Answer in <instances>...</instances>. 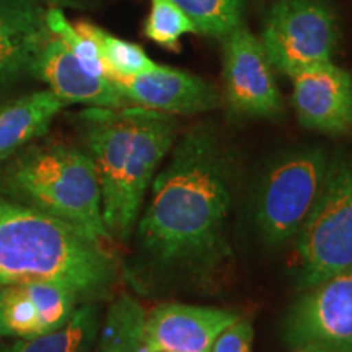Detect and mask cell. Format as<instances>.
I'll return each instance as SVG.
<instances>
[{
	"label": "cell",
	"instance_id": "cell-1",
	"mask_svg": "<svg viewBox=\"0 0 352 352\" xmlns=\"http://www.w3.org/2000/svg\"><path fill=\"white\" fill-rule=\"evenodd\" d=\"M226 151L206 127H195L153 178L152 197L139 220L140 250L165 270H201L226 253L230 212Z\"/></svg>",
	"mask_w": 352,
	"mask_h": 352
},
{
	"label": "cell",
	"instance_id": "cell-2",
	"mask_svg": "<svg viewBox=\"0 0 352 352\" xmlns=\"http://www.w3.org/2000/svg\"><path fill=\"white\" fill-rule=\"evenodd\" d=\"M116 277L118 264L101 240L0 195V287L57 283L96 298Z\"/></svg>",
	"mask_w": 352,
	"mask_h": 352
},
{
	"label": "cell",
	"instance_id": "cell-3",
	"mask_svg": "<svg viewBox=\"0 0 352 352\" xmlns=\"http://www.w3.org/2000/svg\"><path fill=\"white\" fill-rule=\"evenodd\" d=\"M0 192L64 220L94 239H111L101 214L94 160L74 145L50 142L15 153L0 170Z\"/></svg>",
	"mask_w": 352,
	"mask_h": 352
},
{
	"label": "cell",
	"instance_id": "cell-4",
	"mask_svg": "<svg viewBox=\"0 0 352 352\" xmlns=\"http://www.w3.org/2000/svg\"><path fill=\"white\" fill-rule=\"evenodd\" d=\"M296 239L303 287L352 270V157L329 162L318 201Z\"/></svg>",
	"mask_w": 352,
	"mask_h": 352
},
{
	"label": "cell",
	"instance_id": "cell-5",
	"mask_svg": "<svg viewBox=\"0 0 352 352\" xmlns=\"http://www.w3.org/2000/svg\"><path fill=\"white\" fill-rule=\"evenodd\" d=\"M328 165L323 148H302L271 166L258 189L254 209L264 240L283 245L296 239L318 201Z\"/></svg>",
	"mask_w": 352,
	"mask_h": 352
},
{
	"label": "cell",
	"instance_id": "cell-6",
	"mask_svg": "<svg viewBox=\"0 0 352 352\" xmlns=\"http://www.w3.org/2000/svg\"><path fill=\"white\" fill-rule=\"evenodd\" d=\"M261 43L272 67L292 78L331 63L340 43L336 13L328 0H279L264 20Z\"/></svg>",
	"mask_w": 352,
	"mask_h": 352
},
{
	"label": "cell",
	"instance_id": "cell-7",
	"mask_svg": "<svg viewBox=\"0 0 352 352\" xmlns=\"http://www.w3.org/2000/svg\"><path fill=\"white\" fill-rule=\"evenodd\" d=\"M173 116L135 107V129L116 197L103 209V222L111 239L126 241L134 230L140 208L155 178L158 165L168 155L175 140Z\"/></svg>",
	"mask_w": 352,
	"mask_h": 352
},
{
	"label": "cell",
	"instance_id": "cell-8",
	"mask_svg": "<svg viewBox=\"0 0 352 352\" xmlns=\"http://www.w3.org/2000/svg\"><path fill=\"white\" fill-rule=\"evenodd\" d=\"M284 341L296 352H352V270L307 287L285 316Z\"/></svg>",
	"mask_w": 352,
	"mask_h": 352
},
{
	"label": "cell",
	"instance_id": "cell-9",
	"mask_svg": "<svg viewBox=\"0 0 352 352\" xmlns=\"http://www.w3.org/2000/svg\"><path fill=\"white\" fill-rule=\"evenodd\" d=\"M222 39L223 83L232 111L253 118L279 116L284 101L261 39L241 23Z\"/></svg>",
	"mask_w": 352,
	"mask_h": 352
},
{
	"label": "cell",
	"instance_id": "cell-10",
	"mask_svg": "<svg viewBox=\"0 0 352 352\" xmlns=\"http://www.w3.org/2000/svg\"><path fill=\"white\" fill-rule=\"evenodd\" d=\"M78 294L57 283H25L0 287V338L32 340L70 320Z\"/></svg>",
	"mask_w": 352,
	"mask_h": 352
},
{
	"label": "cell",
	"instance_id": "cell-11",
	"mask_svg": "<svg viewBox=\"0 0 352 352\" xmlns=\"http://www.w3.org/2000/svg\"><path fill=\"white\" fill-rule=\"evenodd\" d=\"M239 318L228 308L166 303L145 315L142 344L148 352H210L219 334Z\"/></svg>",
	"mask_w": 352,
	"mask_h": 352
},
{
	"label": "cell",
	"instance_id": "cell-12",
	"mask_svg": "<svg viewBox=\"0 0 352 352\" xmlns=\"http://www.w3.org/2000/svg\"><path fill=\"white\" fill-rule=\"evenodd\" d=\"M113 83L127 104L170 116H191L220 104L219 91L204 78L165 65H157L139 76L114 78Z\"/></svg>",
	"mask_w": 352,
	"mask_h": 352
},
{
	"label": "cell",
	"instance_id": "cell-13",
	"mask_svg": "<svg viewBox=\"0 0 352 352\" xmlns=\"http://www.w3.org/2000/svg\"><path fill=\"white\" fill-rule=\"evenodd\" d=\"M292 80V103L302 126L331 135L352 131V76L347 70L323 63Z\"/></svg>",
	"mask_w": 352,
	"mask_h": 352
},
{
	"label": "cell",
	"instance_id": "cell-14",
	"mask_svg": "<svg viewBox=\"0 0 352 352\" xmlns=\"http://www.w3.org/2000/svg\"><path fill=\"white\" fill-rule=\"evenodd\" d=\"M32 76L46 83L65 104L83 103L95 108H124L127 101L114 83L83 67L59 38L50 32L34 56Z\"/></svg>",
	"mask_w": 352,
	"mask_h": 352
},
{
	"label": "cell",
	"instance_id": "cell-15",
	"mask_svg": "<svg viewBox=\"0 0 352 352\" xmlns=\"http://www.w3.org/2000/svg\"><path fill=\"white\" fill-rule=\"evenodd\" d=\"M50 34L46 10L34 0H0V83L32 76L34 56Z\"/></svg>",
	"mask_w": 352,
	"mask_h": 352
},
{
	"label": "cell",
	"instance_id": "cell-16",
	"mask_svg": "<svg viewBox=\"0 0 352 352\" xmlns=\"http://www.w3.org/2000/svg\"><path fill=\"white\" fill-rule=\"evenodd\" d=\"M64 107L51 90L33 91L0 104V164L43 138Z\"/></svg>",
	"mask_w": 352,
	"mask_h": 352
},
{
	"label": "cell",
	"instance_id": "cell-17",
	"mask_svg": "<svg viewBox=\"0 0 352 352\" xmlns=\"http://www.w3.org/2000/svg\"><path fill=\"white\" fill-rule=\"evenodd\" d=\"M100 324L98 307L87 303L77 307L64 327L32 340H16L6 352H91Z\"/></svg>",
	"mask_w": 352,
	"mask_h": 352
},
{
	"label": "cell",
	"instance_id": "cell-18",
	"mask_svg": "<svg viewBox=\"0 0 352 352\" xmlns=\"http://www.w3.org/2000/svg\"><path fill=\"white\" fill-rule=\"evenodd\" d=\"M145 310L131 296H121L109 305L100 324L91 352H140Z\"/></svg>",
	"mask_w": 352,
	"mask_h": 352
},
{
	"label": "cell",
	"instance_id": "cell-19",
	"mask_svg": "<svg viewBox=\"0 0 352 352\" xmlns=\"http://www.w3.org/2000/svg\"><path fill=\"white\" fill-rule=\"evenodd\" d=\"M76 28L96 43L100 54L103 57L104 67H107L108 80L113 82L114 78L139 76L158 65L139 44L114 36L90 21H78Z\"/></svg>",
	"mask_w": 352,
	"mask_h": 352
},
{
	"label": "cell",
	"instance_id": "cell-20",
	"mask_svg": "<svg viewBox=\"0 0 352 352\" xmlns=\"http://www.w3.org/2000/svg\"><path fill=\"white\" fill-rule=\"evenodd\" d=\"M195 21L199 33L223 38L241 23L246 0H173Z\"/></svg>",
	"mask_w": 352,
	"mask_h": 352
},
{
	"label": "cell",
	"instance_id": "cell-21",
	"mask_svg": "<svg viewBox=\"0 0 352 352\" xmlns=\"http://www.w3.org/2000/svg\"><path fill=\"white\" fill-rule=\"evenodd\" d=\"M144 34L168 51H179L183 34H199L195 21L173 0H151V13L144 25Z\"/></svg>",
	"mask_w": 352,
	"mask_h": 352
},
{
	"label": "cell",
	"instance_id": "cell-22",
	"mask_svg": "<svg viewBox=\"0 0 352 352\" xmlns=\"http://www.w3.org/2000/svg\"><path fill=\"white\" fill-rule=\"evenodd\" d=\"M46 25L50 32L59 38L74 52V56L80 60L88 72H91L94 76L108 78L107 67H104L103 57L100 54L96 43L90 36L78 32L76 25L70 23L59 8L46 10Z\"/></svg>",
	"mask_w": 352,
	"mask_h": 352
},
{
	"label": "cell",
	"instance_id": "cell-23",
	"mask_svg": "<svg viewBox=\"0 0 352 352\" xmlns=\"http://www.w3.org/2000/svg\"><path fill=\"white\" fill-rule=\"evenodd\" d=\"M253 336L250 320L239 318L219 334L210 352H253Z\"/></svg>",
	"mask_w": 352,
	"mask_h": 352
},
{
	"label": "cell",
	"instance_id": "cell-24",
	"mask_svg": "<svg viewBox=\"0 0 352 352\" xmlns=\"http://www.w3.org/2000/svg\"><path fill=\"white\" fill-rule=\"evenodd\" d=\"M140 352H148L147 349H145V347H144V344H142V347H140Z\"/></svg>",
	"mask_w": 352,
	"mask_h": 352
},
{
	"label": "cell",
	"instance_id": "cell-25",
	"mask_svg": "<svg viewBox=\"0 0 352 352\" xmlns=\"http://www.w3.org/2000/svg\"><path fill=\"white\" fill-rule=\"evenodd\" d=\"M307 352H318V351H307Z\"/></svg>",
	"mask_w": 352,
	"mask_h": 352
}]
</instances>
